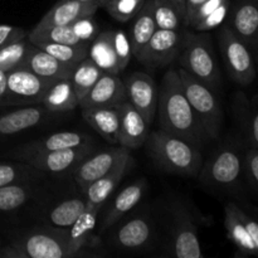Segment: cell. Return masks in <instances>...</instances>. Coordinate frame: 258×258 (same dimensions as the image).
Instances as JSON below:
<instances>
[{
    "label": "cell",
    "instance_id": "obj_44",
    "mask_svg": "<svg viewBox=\"0 0 258 258\" xmlns=\"http://www.w3.org/2000/svg\"><path fill=\"white\" fill-rule=\"evenodd\" d=\"M29 33L25 32L24 29L18 27H13V25H7V24H0V49L3 47L8 44H12V43L18 42L20 39H24L28 38Z\"/></svg>",
    "mask_w": 258,
    "mask_h": 258
},
{
    "label": "cell",
    "instance_id": "obj_23",
    "mask_svg": "<svg viewBox=\"0 0 258 258\" xmlns=\"http://www.w3.org/2000/svg\"><path fill=\"white\" fill-rule=\"evenodd\" d=\"M130 161L131 156H128L125 160L121 161L115 169H112L110 173L103 175L102 178L97 179L96 181H93L85 191L87 203L103 207L105 202L110 198L111 194L117 188L120 181L122 180L125 174L127 173L128 168H130Z\"/></svg>",
    "mask_w": 258,
    "mask_h": 258
},
{
    "label": "cell",
    "instance_id": "obj_28",
    "mask_svg": "<svg viewBox=\"0 0 258 258\" xmlns=\"http://www.w3.org/2000/svg\"><path fill=\"white\" fill-rule=\"evenodd\" d=\"M156 29L158 28H156L153 15V0H146L144 7L141 8V10L135 17L131 33L128 35L131 48H133V54L134 57H136V59L141 54V52Z\"/></svg>",
    "mask_w": 258,
    "mask_h": 258
},
{
    "label": "cell",
    "instance_id": "obj_49",
    "mask_svg": "<svg viewBox=\"0 0 258 258\" xmlns=\"http://www.w3.org/2000/svg\"><path fill=\"white\" fill-rule=\"evenodd\" d=\"M173 3V5L175 7V9L178 10L179 15H180L181 20H183V25H184V19H185V5H186V0H170Z\"/></svg>",
    "mask_w": 258,
    "mask_h": 258
},
{
    "label": "cell",
    "instance_id": "obj_21",
    "mask_svg": "<svg viewBox=\"0 0 258 258\" xmlns=\"http://www.w3.org/2000/svg\"><path fill=\"white\" fill-rule=\"evenodd\" d=\"M98 9L97 4H85L76 0H59L44 14L34 27V30L44 29L53 25H70L85 15H93Z\"/></svg>",
    "mask_w": 258,
    "mask_h": 258
},
{
    "label": "cell",
    "instance_id": "obj_2",
    "mask_svg": "<svg viewBox=\"0 0 258 258\" xmlns=\"http://www.w3.org/2000/svg\"><path fill=\"white\" fill-rule=\"evenodd\" d=\"M146 141L149 154L161 170L185 176L199 175L204 160L198 145L161 128L151 133Z\"/></svg>",
    "mask_w": 258,
    "mask_h": 258
},
{
    "label": "cell",
    "instance_id": "obj_33",
    "mask_svg": "<svg viewBox=\"0 0 258 258\" xmlns=\"http://www.w3.org/2000/svg\"><path fill=\"white\" fill-rule=\"evenodd\" d=\"M102 73L103 71L100 70L88 55L75 66L71 81H72L73 88L77 95L78 102L87 95L88 91L93 87V85L97 82Z\"/></svg>",
    "mask_w": 258,
    "mask_h": 258
},
{
    "label": "cell",
    "instance_id": "obj_29",
    "mask_svg": "<svg viewBox=\"0 0 258 258\" xmlns=\"http://www.w3.org/2000/svg\"><path fill=\"white\" fill-rule=\"evenodd\" d=\"M102 207L87 203L85 211L82 212L77 221L67 228V234L70 241L82 244L85 248L93 247L98 243V239L93 236L96 226H97V216Z\"/></svg>",
    "mask_w": 258,
    "mask_h": 258
},
{
    "label": "cell",
    "instance_id": "obj_17",
    "mask_svg": "<svg viewBox=\"0 0 258 258\" xmlns=\"http://www.w3.org/2000/svg\"><path fill=\"white\" fill-rule=\"evenodd\" d=\"M148 189V181L144 178L138 179L130 185L125 186L121 191H118L103 216L100 226V232L103 233L107 229H111L117 224L121 219L125 218L127 213H130L136 206L141 202L144 194Z\"/></svg>",
    "mask_w": 258,
    "mask_h": 258
},
{
    "label": "cell",
    "instance_id": "obj_50",
    "mask_svg": "<svg viewBox=\"0 0 258 258\" xmlns=\"http://www.w3.org/2000/svg\"><path fill=\"white\" fill-rule=\"evenodd\" d=\"M252 50H253V58H254V62L257 63L258 66V42L256 43V45H254L253 48H252Z\"/></svg>",
    "mask_w": 258,
    "mask_h": 258
},
{
    "label": "cell",
    "instance_id": "obj_31",
    "mask_svg": "<svg viewBox=\"0 0 258 258\" xmlns=\"http://www.w3.org/2000/svg\"><path fill=\"white\" fill-rule=\"evenodd\" d=\"M237 120L251 148L258 149V102L247 101L246 96H237Z\"/></svg>",
    "mask_w": 258,
    "mask_h": 258
},
{
    "label": "cell",
    "instance_id": "obj_8",
    "mask_svg": "<svg viewBox=\"0 0 258 258\" xmlns=\"http://www.w3.org/2000/svg\"><path fill=\"white\" fill-rule=\"evenodd\" d=\"M120 226L115 227L110 241L116 249L125 252L148 251L154 242L153 219L149 212H139L123 221L121 219Z\"/></svg>",
    "mask_w": 258,
    "mask_h": 258
},
{
    "label": "cell",
    "instance_id": "obj_24",
    "mask_svg": "<svg viewBox=\"0 0 258 258\" xmlns=\"http://www.w3.org/2000/svg\"><path fill=\"white\" fill-rule=\"evenodd\" d=\"M48 111L43 106H28L0 116V136L14 135L28 130L44 118Z\"/></svg>",
    "mask_w": 258,
    "mask_h": 258
},
{
    "label": "cell",
    "instance_id": "obj_25",
    "mask_svg": "<svg viewBox=\"0 0 258 258\" xmlns=\"http://www.w3.org/2000/svg\"><path fill=\"white\" fill-rule=\"evenodd\" d=\"M40 105L48 112H67L80 107L71 78L58 80L50 85Z\"/></svg>",
    "mask_w": 258,
    "mask_h": 258
},
{
    "label": "cell",
    "instance_id": "obj_46",
    "mask_svg": "<svg viewBox=\"0 0 258 258\" xmlns=\"http://www.w3.org/2000/svg\"><path fill=\"white\" fill-rule=\"evenodd\" d=\"M239 217H241L242 222H243L244 227H246L247 232H248L249 237H251L252 242H253L254 247H256L257 252H258V222L254 221L253 218L248 216L247 213H244L241 208L238 209Z\"/></svg>",
    "mask_w": 258,
    "mask_h": 258
},
{
    "label": "cell",
    "instance_id": "obj_19",
    "mask_svg": "<svg viewBox=\"0 0 258 258\" xmlns=\"http://www.w3.org/2000/svg\"><path fill=\"white\" fill-rule=\"evenodd\" d=\"M20 68H25L44 80L55 82L63 78H71L75 67L62 63L57 58L33 44Z\"/></svg>",
    "mask_w": 258,
    "mask_h": 258
},
{
    "label": "cell",
    "instance_id": "obj_48",
    "mask_svg": "<svg viewBox=\"0 0 258 258\" xmlns=\"http://www.w3.org/2000/svg\"><path fill=\"white\" fill-rule=\"evenodd\" d=\"M7 86H8V73L5 71L0 70V101L7 95Z\"/></svg>",
    "mask_w": 258,
    "mask_h": 258
},
{
    "label": "cell",
    "instance_id": "obj_38",
    "mask_svg": "<svg viewBox=\"0 0 258 258\" xmlns=\"http://www.w3.org/2000/svg\"><path fill=\"white\" fill-rule=\"evenodd\" d=\"M153 15L158 29L179 30L184 27L178 10L170 0H153Z\"/></svg>",
    "mask_w": 258,
    "mask_h": 258
},
{
    "label": "cell",
    "instance_id": "obj_11",
    "mask_svg": "<svg viewBox=\"0 0 258 258\" xmlns=\"http://www.w3.org/2000/svg\"><path fill=\"white\" fill-rule=\"evenodd\" d=\"M185 32L169 29H156L148 44L139 55L138 60L150 70L170 66L183 48Z\"/></svg>",
    "mask_w": 258,
    "mask_h": 258
},
{
    "label": "cell",
    "instance_id": "obj_13",
    "mask_svg": "<svg viewBox=\"0 0 258 258\" xmlns=\"http://www.w3.org/2000/svg\"><path fill=\"white\" fill-rule=\"evenodd\" d=\"M126 100L151 125L158 112L159 88L151 76L144 72H133L123 81Z\"/></svg>",
    "mask_w": 258,
    "mask_h": 258
},
{
    "label": "cell",
    "instance_id": "obj_3",
    "mask_svg": "<svg viewBox=\"0 0 258 258\" xmlns=\"http://www.w3.org/2000/svg\"><path fill=\"white\" fill-rule=\"evenodd\" d=\"M19 258H71L81 256L82 244L70 241L67 228H38L12 243Z\"/></svg>",
    "mask_w": 258,
    "mask_h": 258
},
{
    "label": "cell",
    "instance_id": "obj_20",
    "mask_svg": "<svg viewBox=\"0 0 258 258\" xmlns=\"http://www.w3.org/2000/svg\"><path fill=\"white\" fill-rule=\"evenodd\" d=\"M228 25L252 50L258 42V0H241L232 13Z\"/></svg>",
    "mask_w": 258,
    "mask_h": 258
},
{
    "label": "cell",
    "instance_id": "obj_22",
    "mask_svg": "<svg viewBox=\"0 0 258 258\" xmlns=\"http://www.w3.org/2000/svg\"><path fill=\"white\" fill-rule=\"evenodd\" d=\"M82 116L86 122L97 131L105 140L111 144H118L120 133V107L108 106V107H93L82 110Z\"/></svg>",
    "mask_w": 258,
    "mask_h": 258
},
{
    "label": "cell",
    "instance_id": "obj_42",
    "mask_svg": "<svg viewBox=\"0 0 258 258\" xmlns=\"http://www.w3.org/2000/svg\"><path fill=\"white\" fill-rule=\"evenodd\" d=\"M229 12V0L228 2L223 3L219 8H217L214 12H212L211 14L207 15L204 19H202L201 22L197 23L193 27V29L198 30V32H209V30L214 29L217 27H221L223 24V22L226 20L227 15Z\"/></svg>",
    "mask_w": 258,
    "mask_h": 258
},
{
    "label": "cell",
    "instance_id": "obj_52",
    "mask_svg": "<svg viewBox=\"0 0 258 258\" xmlns=\"http://www.w3.org/2000/svg\"><path fill=\"white\" fill-rule=\"evenodd\" d=\"M76 2H80V3H85V4H97L95 0H76Z\"/></svg>",
    "mask_w": 258,
    "mask_h": 258
},
{
    "label": "cell",
    "instance_id": "obj_30",
    "mask_svg": "<svg viewBox=\"0 0 258 258\" xmlns=\"http://www.w3.org/2000/svg\"><path fill=\"white\" fill-rule=\"evenodd\" d=\"M87 207L86 198H70L55 204L47 216V221L55 228H70Z\"/></svg>",
    "mask_w": 258,
    "mask_h": 258
},
{
    "label": "cell",
    "instance_id": "obj_43",
    "mask_svg": "<svg viewBox=\"0 0 258 258\" xmlns=\"http://www.w3.org/2000/svg\"><path fill=\"white\" fill-rule=\"evenodd\" d=\"M243 170L249 183L258 191V149L249 148L243 156Z\"/></svg>",
    "mask_w": 258,
    "mask_h": 258
},
{
    "label": "cell",
    "instance_id": "obj_51",
    "mask_svg": "<svg viewBox=\"0 0 258 258\" xmlns=\"http://www.w3.org/2000/svg\"><path fill=\"white\" fill-rule=\"evenodd\" d=\"M95 2L97 3L98 8H100V7H106V5H107L111 0H95Z\"/></svg>",
    "mask_w": 258,
    "mask_h": 258
},
{
    "label": "cell",
    "instance_id": "obj_40",
    "mask_svg": "<svg viewBox=\"0 0 258 258\" xmlns=\"http://www.w3.org/2000/svg\"><path fill=\"white\" fill-rule=\"evenodd\" d=\"M113 47H115L118 66H120V70L122 72L128 66L131 58L134 57L130 37L126 34L125 30H113Z\"/></svg>",
    "mask_w": 258,
    "mask_h": 258
},
{
    "label": "cell",
    "instance_id": "obj_18",
    "mask_svg": "<svg viewBox=\"0 0 258 258\" xmlns=\"http://www.w3.org/2000/svg\"><path fill=\"white\" fill-rule=\"evenodd\" d=\"M118 107L121 113L118 145L125 146L128 150L141 148L146 143L150 125L127 100L120 103Z\"/></svg>",
    "mask_w": 258,
    "mask_h": 258
},
{
    "label": "cell",
    "instance_id": "obj_41",
    "mask_svg": "<svg viewBox=\"0 0 258 258\" xmlns=\"http://www.w3.org/2000/svg\"><path fill=\"white\" fill-rule=\"evenodd\" d=\"M71 25H72L73 32L80 38L81 42L87 43V44H91V42L100 33L97 23L93 19V15H85V17L78 18Z\"/></svg>",
    "mask_w": 258,
    "mask_h": 258
},
{
    "label": "cell",
    "instance_id": "obj_37",
    "mask_svg": "<svg viewBox=\"0 0 258 258\" xmlns=\"http://www.w3.org/2000/svg\"><path fill=\"white\" fill-rule=\"evenodd\" d=\"M32 43L28 38L8 44L0 49V70L10 72L13 70L22 67L32 48Z\"/></svg>",
    "mask_w": 258,
    "mask_h": 258
},
{
    "label": "cell",
    "instance_id": "obj_5",
    "mask_svg": "<svg viewBox=\"0 0 258 258\" xmlns=\"http://www.w3.org/2000/svg\"><path fill=\"white\" fill-rule=\"evenodd\" d=\"M183 91L208 140L217 139L223 123V110L213 90L179 67Z\"/></svg>",
    "mask_w": 258,
    "mask_h": 258
},
{
    "label": "cell",
    "instance_id": "obj_15",
    "mask_svg": "<svg viewBox=\"0 0 258 258\" xmlns=\"http://www.w3.org/2000/svg\"><path fill=\"white\" fill-rule=\"evenodd\" d=\"M126 101V90L123 81L115 73L103 72L87 92V95L80 101L81 110L93 107H108L118 106Z\"/></svg>",
    "mask_w": 258,
    "mask_h": 258
},
{
    "label": "cell",
    "instance_id": "obj_39",
    "mask_svg": "<svg viewBox=\"0 0 258 258\" xmlns=\"http://www.w3.org/2000/svg\"><path fill=\"white\" fill-rule=\"evenodd\" d=\"M145 2L146 0H111L105 8L113 19L126 23L138 15Z\"/></svg>",
    "mask_w": 258,
    "mask_h": 258
},
{
    "label": "cell",
    "instance_id": "obj_4",
    "mask_svg": "<svg viewBox=\"0 0 258 258\" xmlns=\"http://www.w3.org/2000/svg\"><path fill=\"white\" fill-rule=\"evenodd\" d=\"M180 68L191 77L201 81L211 90H217L221 86L222 77L216 53L212 45L211 37L206 32L185 33L183 48L179 54Z\"/></svg>",
    "mask_w": 258,
    "mask_h": 258
},
{
    "label": "cell",
    "instance_id": "obj_26",
    "mask_svg": "<svg viewBox=\"0 0 258 258\" xmlns=\"http://www.w3.org/2000/svg\"><path fill=\"white\" fill-rule=\"evenodd\" d=\"M239 207L228 203L224 208V227L229 241L244 256H258V252L238 213Z\"/></svg>",
    "mask_w": 258,
    "mask_h": 258
},
{
    "label": "cell",
    "instance_id": "obj_1",
    "mask_svg": "<svg viewBox=\"0 0 258 258\" xmlns=\"http://www.w3.org/2000/svg\"><path fill=\"white\" fill-rule=\"evenodd\" d=\"M156 111H159L161 130L186 139L198 146L208 140L184 93L180 76L175 68H170L164 75Z\"/></svg>",
    "mask_w": 258,
    "mask_h": 258
},
{
    "label": "cell",
    "instance_id": "obj_35",
    "mask_svg": "<svg viewBox=\"0 0 258 258\" xmlns=\"http://www.w3.org/2000/svg\"><path fill=\"white\" fill-rule=\"evenodd\" d=\"M33 183L0 186V212L17 211L34 196Z\"/></svg>",
    "mask_w": 258,
    "mask_h": 258
},
{
    "label": "cell",
    "instance_id": "obj_36",
    "mask_svg": "<svg viewBox=\"0 0 258 258\" xmlns=\"http://www.w3.org/2000/svg\"><path fill=\"white\" fill-rule=\"evenodd\" d=\"M28 39L32 44L40 42L60 43V44H82L80 38L73 32L72 25H53L40 30H34L28 34Z\"/></svg>",
    "mask_w": 258,
    "mask_h": 258
},
{
    "label": "cell",
    "instance_id": "obj_47",
    "mask_svg": "<svg viewBox=\"0 0 258 258\" xmlns=\"http://www.w3.org/2000/svg\"><path fill=\"white\" fill-rule=\"evenodd\" d=\"M204 2H207V0H186L185 19H184V27H186V25H188V22H189V19H190L191 15H193V13L196 12V10L198 9V8L201 7V5L203 4Z\"/></svg>",
    "mask_w": 258,
    "mask_h": 258
},
{
    "label": "cell",
    "instance_id": "obj_34",
    "mask_svg": "<svg viewBox=\"0 0 258 258\" xmlns=\"http://www.w3.org/2000/svg\"><path fill=\"white\" fill-rule=\"evenodd\" d=\"M38 48L47 52L48 54L53 55L60 60L62 63H66L68 66L75 67L76 64L85 59L88 55V48L90 44L82 43V44H60V43H52V42H40L37 43Z\"/></svg>",
    "mask_w": 258,
    "mask_h": 258
},
{
    "label": "cell",
    "instance_id": "obj_27",
    "mask_svg": "<svg viewBox=\"0 0 258 258\" xmlns=\"http://www.w3.org/2000/svg\"><path fill=\"white\" fill-rule=\"evenodd\" d=\"M88 57L103 72L115 73V75L121 72L113 47V30L98 33L97 37L91 42L88 48Z\"/></svg>",
    "mask_w": 258,
    "mask_h": 258
},
{
    "label": "cell",
    "instance_id": "obj_7",
    "mask_svg": "<svg viewBox=\"0 0 258 258\" xmlns=\"http://www.w3.org/2000/svg\"><path fill=\"white\" fill-rule=\"evenodd\" d=\"M243 171V156L236 146L227 145L214 151L203 163L199 179L206 185L216 189H233Z\"/></svg>",
    "mask_w": 258,
    "mask_h": 258
},
{
    "label": "cell",
    "instance_id": "obj_32",
    "mask_svg": "<svg viewBox=\"0 0 258 258\" xmlns=\"http://www.w3.org/2000/svg\"><path fill=\"white\" fill-rule=\"evenodd\" d=\"M44 175L45 173L25 161L0 164V186L35 183Z\"/></svg>",
    "mask_w": 258,
    "mask_h": 258
},
{
    "label": "cell",
    "instance_id": "obj_45",
    "mask_svg": "<svg viewBox=\"0 0 258 258\" xmlns=\"http://www.w3.org/2000/svg\"><path fill=\"white\" fill-rule=\"evenodd\" d=\"M226 2H228V0H207V2H204L203 4H202L201 7L193 13V15H191L190 19H189L188 25H186V27L193 28L197 23L201 22L202 19H204L207 15L211 14L212 12H214L217 8H219L223 3Z\"/></svg>",
    "mask_w": 258,
    "mask_h": 258
},
{
    "label": "cell",
    "instance_id": "obj_10",
    "mask_svg": "<svg viewBox=\"0 0 258 258\" xmlns=\"http://www.w3.org/2000/svg\"><path fill=\"white\" fill-rule=\"evenodd\" d=\"M52 83L25 68L10 71L8 72L7 95L0 101V105L40 103Z\"/></svg>",
    "mask_w": 258,
    "mask_h": 258
},
{
    "label": "cell",
    "instance_id": "obj_9",
    "mask_svg": "<svg viewBox=\"0 0 258 258\" xmlns=\"http://www.w3.org/2000/svg\"><path fill=\"white\" fill-rule=\"evenodd\" d=\"M169 253L176 258H204L199 242L198 228L188 209L181 204L171 208Z\"/></svg>",
    "mask_w": 258,
    "mask_h": 258
},
{
    "label": "cell",
    "instance_id": "obj_14",
    "mask_svg": "<svg viewBox=\"0 0 258 258\" xmlns=\"http://www.w3.org/2000/svg\"><path fill=\"white\" fill-rule=\"evenodd\" d=\"M95 151V144L87 143L77 148L62 149V150L47 151V153L33 155L25 160L43 173L58 174L73 170L86 156Z\"/></svg>",
    "mask_w": 258,
    "mask_h": 258
},
{
    "label": "cell",
    "instance_id": "obj_6",
    "mask_svg": "<svg viewBox=\"0 0 258 258\" xmlns=\"http://www.w3.org/2000/svg\"><path fill=\"white\" fill-rule=\"evenodd\" d=\"M219 48L229 77L241 86H248L256 78V62L251 48L236 35L228 24L221 25Z\"/></svg>",
    "mask_w": 258,
    "mask_h": 258
},
{
    "label": "cell",
    "instance_id": "obj_16",
    "mask_svg": "<svg viewBox=\"0 0 258 258\" xmlns=\"http://www.w3.org/2000/svg\"><path fill=\"white\" fill-rule=\"evenodd\" d=\"M92 141L93 139L88 134L76 133V131H62V133H55L44 139L32 141V143L20 146L13 153V156L19 161H25L33 155L47 153V151L77 148V146L92 143Z\"/></svg>",
    "mask_w": 258,
    "mask_h": 258
},
{
    "label": "cell",
    "instance_id": "obj_12",
    "mask_svg": "<svg viewBox=\"0 0 258 258\" xmlns=\"http://www.w3.org/2000/svg\"><path fill=\"white\" fill-rule=\"evenodd\" d=\"M130 155V150L125 146L110 148L101 150L98 153L86 156L77 166L72 170L73 179L85 193L86 189L103 175L110 173L118 164Z\"/></svg>",
    "mask_w": 258,
    "mask_h": 258
}]
</instances>
